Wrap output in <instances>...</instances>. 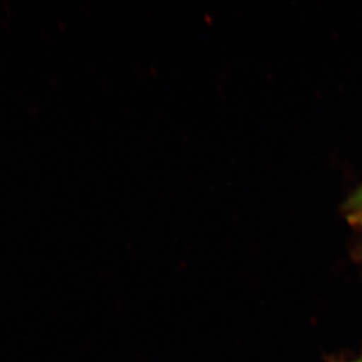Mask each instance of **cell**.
I'll return each mask as SVG.
<instances>
[{"label": "cell", "instance_id": "1", "mask_svg": "<svg viewBox=\"0 0 362 362\" xmlns=\"http://www.w3.org/2000/svg\"><path fill=\"white\" fill-rule=\"evenodd\" d=\"M346 209H347L349 212L354 211V210H358V209H362V185L351 196V199H349L347 204H346Z\"/></svg>", "mask_w": 362, "mask_h": 362}, {"label": "cell", "instance_id": "2", "mask_svg": "<svg viewBox=\"0 0 362 362\" xmlns=\"http://www.w3.org/2000/svg\"><path fill=\"white\" fill-rule=\"evenodd\" d=\"M349 221L356 230L362 233V209L349 212Z\"/></svg>", "mask_w": 362, "mask_h": 362}, {"label": "cell", "instance_id": "3", "mask_svg": "<svg viewBox=\"0 0 362 362\" xmlns=\"http://www.w3.org/2000/svg\"><path fill=\"white\" fill-rule=\"evenodd\" d=\"M337 362V361H335ZM344 362H362V354L359 356V358H356V360H352V361H344Z\"/></svg>", "mask_w": 362, "mask_h": 362}]
</instances>
